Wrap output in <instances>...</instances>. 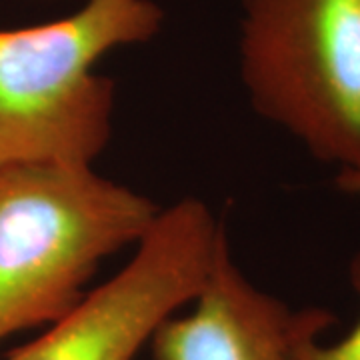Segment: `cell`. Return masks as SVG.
Segmentation results:
<instances>
[{"mask_svg":"<svg viewBox=\"0 0 360 360\" xmlns=\"http://www.w3.org/2000/svg\"><path fill=\"white\" fill-rule=\"evenodd\" d=\"M153 0H86L44 25L0 28V168L92 167L112 132L116 84L94 72L108 52L153 40Z\"/></svg>","mask_w":360,"mask_h":360,"instance_id":"1","label":"cell"},{"mask_svg":"<svg viewBox=\"0 0 360 360\" xmlns=\"http://www.w3.org/2000/svg\"><path fill=\"white\" fill-rule=\"evenodd\" d=\"M158 212L92 167L0 168V342L63 319L98 264L139 245Z\"/></svg>","mask_w":360,"mask_h":360,"instance_id":"2","label":"cell"},{"mask_svg":"<svg viewBox=\"0 0 360 360\" xmlns=\"http://www.w3.org/2000/svg\"><path fill=\"white\" fill-rule=\"evenodd\" d=\"M238 65L258 115L360 179V0H243Z\"/></svg>","mask_w":360,"mask_h":360,"instance_id":"3","label":"cell"},{"mask_svg":"<svg viewBox=\"0 0 360 360\" xmlns=\"http://www.w3.org/2000/svg\"><path fill=\"white\" fill-rule=\"evenodd\" d=\"M224 245L220 220L200 198L160 208L118 274L6 360H134L162 322L193 302Z\"/></svg>","mask_w":360,"mask_h":360,"instance_id":"4","label":"cell"},{"mask_svg":"<svg viewBox=\"0 0 360 360\" xmlns=\"http://www.w3.org/2000/svg\"><path fill=\"white\" fill-rule=\"evenodd\" d=\"M150 338L155 360H307L312 342L336 322L326 309H292L243 274L224 245L193 298Z\"/></svg>","mask_w":360,"mask_h":360,"instance_id":"5","label":"cell"},{"mask_svg":"<svg viewBox=\"0 0 360 360\" xmlns=\"http://www.w3.org/2000/svg\"><path fill=\"white\" fill-rule=\"evenodd\" d=\"M338 184L347 193L360 194V179L354 176H338ZM350 281L360 295V252L352 258L350 264ZM307 360H360V321L345 338L333 345H322L321 340L312 342L307 350Z\"/></svg>","mask_w":360,"mask_h":360,"instance_id":"6","label":"cell"}]
</instances>
